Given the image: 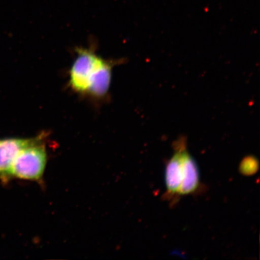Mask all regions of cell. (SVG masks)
<instances>
[{"mask_svg": "<svg viewBox=\"0 0 260 260\" xmlns=\"http://www.w3.org/2000/svg\"><path fill=\"white\" fill-rule=\"evenodd\" d=\"M174 153L165 169V184L169 198L178 196L183 178V154L187 148L186 139L181 137L174 143Z\"/></svg>", "mask_w": 260, "mask_h": 260, "instance_id": "3", "label": "cell"}, {"mask_svg": "<svg viewBox=\"0 0 260 260\" xmlns=\"http://www.w3.org/2000/svg\"><path fill=\"white\" fill-rule=\"evenodd\" d=\"M258 164L257 159L253 156H248L242 161L239 170L241 174L250 176L257 172L259 168Z\"/></svg>", "mask_w": 260, "mask_h": 260, "instance_id": "6", "label": "cell"}, {"mask_svg": "<svg viewBox=\"0 0 260 260\" xmlns=\"http://www.w3.org/2000/svg\"><path fill=\"white\" fill-rule=\"evenodd\" d=\"M44 133L37 136L30 145L19 152L13 162L10 178L39 182L43 179L47 164L48 155L44 141Z\"/></svg>", "mask_w": 260, "mask_h": 260, "instance_id": "2", "label": "cell"}, {"mask_svg": "<svg viewBox=\"0 0 260 260\" xmlns=\"http://www.w3.org/2000/svg\"><path fill=\"white\" fill-rule=\"evenodd\" d=\"M200 183V172L197 162L186 148L183 154V178L179 195L194 193L198 190Z\"/></svg>", "mask_w": 260, "mask_h": 260, "instance_id": "5", "label": "cell"}, {"mask_svg": "<svg viewBox=\"0 0 260 260\" xmlns=\"http://www.w3.org/2000/svg\"><path fill=\"white\" fill-rule=\"evenodd\" d=\"M37 137L0 139V178L2 180L5 182L10 180V170L16 156L22 149L32 144Z\"/></svg>", "mask_w": 260, "mask_h": 260, "instance_id": "4", "label": "cell"}, {"mask_svg": "<svg viewBox=\"0 0 260 260\" xmlns=\"http://www.w3.org/2000/svg\"><path fill=\"white\" fill-rule=\"evenodd\" d=\"M113 64L98 56L91 49H77V56L70 73V84L77 92L101 99L111 84Z\"/></svg>", "mask_w": 260, "mask_h": 260, "instance_id": "1", "label": "cell"}]
</instances>
